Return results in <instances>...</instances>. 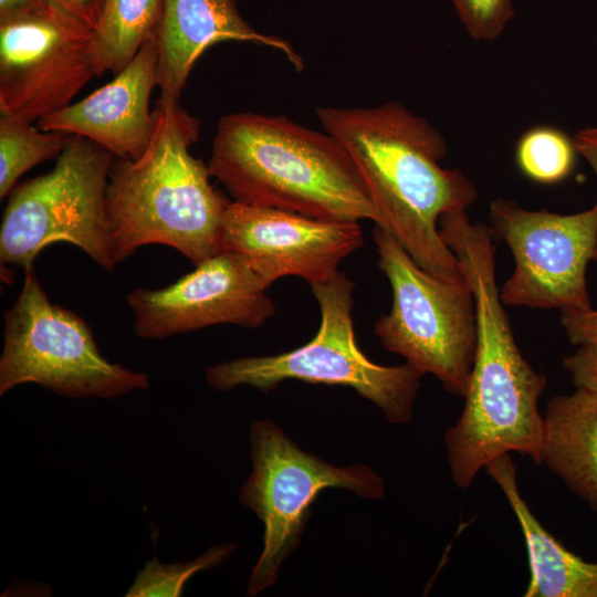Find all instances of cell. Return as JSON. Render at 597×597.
Wrapping results in <instances>:
<instances>
[{
    "mask_svg": "<svg viewBox=\"0 0 597 597\" xmlns=\"http://www.w3.org/2000/svg\"><path fill=\"white\" fill-rule=\"evenodd\" d=\"M543 418L541 464L597 511V395L554 396Z\"/></svg>",
    "mask_w": 597,
    "mask_h": 597,
    "instance_id": "obj_17",
    "label": "cell"
},
{
    "mask_svg": "<svg viewBox=\"0 0 597 597\" xmlns=\"http://www.w3.org/2000/svg\"><path fill=\"white\" fill-rule=\"evenodd\" d=\"M253 469L239 500L264 524L263 549L252 568L247 596L273 585L282 562L300 544L311 507L329 488L347 489L367 499H381V478L366 465L334 467L300 449L270 420L250 429Z\"/></svg>",
    "mask_w": 597,
    "mask_h": 597,
    "instance_id": "obj_9",
    "label": "cell"
},
{
    "mask_svg": "<svg viewBox=\"0 0 597 597\" xmlns=\"http://www.w3.org/2000/svg\"><path fill=\"white\" fill-rule=\"evenodd\" d=\"M48 6L44 0H0V18L29 13Z\"/></svg>",
    "mask_w": 597,
    "mask_h": 597,
    "instance_id": "obj_27",
    "label": "cell"
},
{
    "mask_svg": "<svg viewBox=\"0 0 597 597\" xmlns=\"http://www.w3.org/2000/svg\"><path fill=\"white\" fill-rule=\"evenodd\" d=\"M144 153L113 164L106 189L111 248L121 263L143 245L176 249L195 265L221 252L230 201L211 184L208 166L193 157L200 122L179 101L159 97Z\"/></svg>",
    "mask_w": 597,
    "mask_h": 597,
    "instance_id": "obj_3",
    "label": "cell"
},
{
    "mask_svg": "<svg viewBox=\"0 0 597 597\" xmlns=\"http://www.w3.org/2000/svg\"><path fill=\"white\" fill-rule=\"evenodd\" d=\"M228 543L210 547L192 561L161 564L156 557L149 559L137 573L126 597H178L182 596L187 582L196 573L221 564L234 551Z\"/></svg>",
    "mask_w": 597,
    "mask_h": 597,
    "instance_id": "obj_21",
    "label": "cell"
},
{
    "mask_svg": "<svg viewBox=\"0 0 597 597\" xmlns=\"http://www.w3.org/2000/svg\"><path fill=\"white\" fill-rule=\"evenodd\" d=\"M439 232L459 260L476 311V350L464 407L444 436L452 480L467 490L502 454L517 452L541 464L544 418L537 405L547 379L515 342L496 283L491 227L455 211L440 217Z\"/></svg>",
    "mask_w": 597,
    "mask_h": 597,
    "instance_id": "obj_1",
    "label": "cell"
},
{
    "mask_svg": "<svg viewBox=\"0 0 597 597\" xmlns=\"http://www.w3.org/2000/svg\"><path fill=\"white\" fill-rule=\"evenodd\" d=\"M50 7L66 13L94 29L104 0H44Z\"/></svg>",
    "mask_w": 597,
    "mask_h": 597,
    "instance_id": "obj_25",
    "label": "cell"
},
{
    "mask_svg": "<svg viewBox=\"0 0 597 597\" xmlns=\"http://www.w3.org/2000/svg\"><path fill=\"white\" fill-rule=\"evenodd\" d=\"M114 157L84 137L67 136L51 171L11 190L0 227L1 263L27 271L44 248L69 242L112 271L106 189Z\"/></svg>",
    "mask_w": 597,
    "mask_h": 597,
    "instance_id": "obj_6",
    "label": "cell"
},
{
    "mask_svg": "<svg viewBox=\"0 0 597 597\" xmlns=\"http://www.w3.org/2000/svg\"><path fill=\"white\" fill-rule=\"evenodd\" d=\"M158 45L156 86L160 96L179 101L197 60L226 41L249 42L282 52L297 70L303 60L282 38L261 33L241 15L237 0H164L155 31Z\"/></svg>",
    "mask_w": 597,
    "mask_h": 597,
    "instance_id": "obj_15",
    "label": "cell"
},
{
    "mask_svg": "<svg viewBox=\"0 0 597 597\" xmlns=\"http://www.w3.org/2000/svg\"><path fill=\"white\" fill-rule=\"evenodd\" d=\"M66 140V135L44 132L17 116L1 115L0 198L7 196L29 169L44 160L57 158Z\"/></svg>",
    "mask_w": 597,
    "mask_h": 597,
    "instance_id": "obj_19",
    "label": "cell"
},
{
    "mask_svg": "<svg viewBox=\"0 0 597 597\" xmlns=\"http://www.w3.org/2000/svg\"><path fill=\"white\" fill-rule=\"evenodd\" d=\"M354 287L353 281L339 271L331 280L312 285L321 324L308 343L277 355L242 357L213 365L206 370L207 384L221 391L248 385L264 392L291 379L339 385L373 401L390 423L410 422L423 375L408 363L375 364L359 349L352 317Z\"/></svg>",
    "mask_w": 597,
    "mask_h": 597,
    "instance_id": "obj_5",
    "label": "cell"
},
{
    "mask_svg": "<svg viewBox=\"0 0 597 597\" xmlns=\"http://www.w3.org/2000/svg\"><path fill=\"white\" fill-rule=\"evenodd\" d=\"M164 0H104L92 32L91 55L96 76L122 71L154 35Z\"/></svg>",
    "mask_w": 597,
    "mask_h": 597,
    "instance_id": "obj_18",
    "label": "cell"
},
{
    "mask_svg": "<svg viewBox=\"0 0 597 597\" xmlns=\"http://www.w3.org/2000/svg\"><path fill=\"white\" fill-rule=\"evenodd\" d=\"M207 166L233 201L325 220L376 221L365 184L341 143L284 116L221 117Z\"/></svg>",
    "mask_w": 597,
    "mask_h": 597,
    "instance_id": "obj_4",
    "label": "cell"
},
{
    "mask_svg": "<svg viewBox=\"0 0 597 597\" xmlns=\"http://www.w3.org/2000/svg\"><path fill=\"white\" fill-rule=\"evenodd\" d=\"M572 139L577 154L587 160L597 177V126L578 130ZM593 261L597 262V248Z\"/></svg>",
    "mask_w": 597,
    "mask_h": 597,
    "instance_id": "obj_26",
    "label": "cell"
},
{
    "mask_svg": "<svg viewBox=\"0 0 597 597\" xmlns=\"http://www.w3.org/2000/svg\"><path fill=\"white\" fill-rule=\"evenodd\" d=\"M268 287L241 255L221 251L168 286L134 289L127 304L136 335L163 339L220 324L259 327L275 313Z\"/></svg>",
    "mask_w": 597,
    "mask_h": 597,
    "instance_id": "obj_12",
    "label": "cell"
},
{
    "mask_svg": "<svg viewBox=\"0 0 597 597\" xmlns=\"http://www.w3.org/2000/svg\"><path fill=\"white\" fill-rule=\"evenodd\" d=\"M561 325L572 344L582 346L597 343V310L561 311Z\"/></svg>",
    "mask_w": 597,
    "mask_h": 597,
    "instance_id": "obj_24",
    "label": "cell"
},
{
    "mask_svg": "<svg viewBox=\"0 0 597 597\" xmlns=\"http://www.w3.org/2000/svg\"><path fill=\"white\" fill-rule=\"evenodd\" d=\"M363 241L356 221L317 219L238 201H230L222 221L221 250L241 255L268 286L287 275L311 286L326 282Z\"/></svg>",
    "mask_w": 597,
    "mask_h": 597,
    "instance_id": "obj_13",
    "label": "cell"
},
{
    "mask_svg": "<svg viewBox=\"0 0 597 597\" xmlns=\"http://www.w3.org/2000/svg\"><path fill=\"white\" fill-rule=\"evenodd\" d=\"M316 115L355 164L376 211L375 226L431 275L464 281L459 260L441 238L439 219L465 211L478 190L461 170L440 166L447 143L439 130L398 102L318 107Z\"/></svg>",
    "mask_w": 597,
    "mask_h": 597,
    "instance_id": "obj_2",
    "label": "cell"
},
{
    "mask_svg": "<svg viewBox=\"0 0 597 597\" xmlns=\"http://www.w3.org/2000/svg\"><path fill=\"white\" fill-rule=\"evenodd\" d=\"M92 32L50 6L0 18V114L33 123L73 103L96 76Z\"/></svg>",
    "mask_w": 597,
    "mask_h": 597,
    "instance_id": "obj_11",
    "label": "cell"
},
{
    "mask_svg": "<svg viewBox=\"0 0 597 597\" xmlns=\"http://www.w3.org/2000/svg\"><path fill=\"white\" fill-rule=\"evenodd\" d=\"M516 465L509 453L484 467L504 493L522 528L531 579L525 597H597V564L568 551L543 527L521 496Z\"/></svg>",
    "mask_w": 597,
    "mask_h": 597,
    "instance_id": "obj_16",
    "label": "cell"
},
{
    "mask_svg": "<svg viewBox=\"0 0 597 597\" xmlns=\"http://www.w3.org/2000/svg\"><path fill=\"white\" fill-rule=\"evenodd\" d=\"M373 240L392 292L391 310L377 320L375 334L387 350L464 398L476 350L475 302L467 280L431 275L380 227Z\"/></svg>",
    "mask_w": 597,
    "mask_h": 597,
    "instance_id": "obj_7",
    "label": "cell"
},
{
    "mask_svg": "<svg viewBox=\"0 0 597 597\" xmlns=\"http://www.w3.org/2000/svg\"><path fill=\"white\" fill-rule=\"evenodd\" d=\"M562 364L576 388L597 395V343L578 346L575 353L563 357Z\"/></svg>",
    "mask_w": 597,
    "mask_h": 597,
    "instance_id": "obj_23",
    "label": "cell"
},
{
    "mask_svg": "<svg viewBox=\"0 0 597 597\" xmlns=\"http://www.w3.org/2000/svg\"><path fill=\"white\" fill-rule=\"evenodd\" d=\"M467 33L476 41H494L515 11L513 0H451Z\"/></svg>",
    "mask_w": 597,
    "mask_h": 597,
    "instance_id": "obj_22",
    "label": "cell"
},
{
    "mask_svg": "<svg viewBox=\"0 0 597 597\" xmlns=\"http://www.w3.org/2000/svg\"><path fill=\"white\" fill-rule=\"evenodd\" d=\"M158 45L151 35L114 78L78 102L36 122L44 132L84 137L118 159H136L154 128L149 100L156 86Z\"/></svg>",
    "mask_w": 597,
    "mask_h": 597,
    "instance_id": "obj_14",
    "label": "cell"
},
{
    "mask_svg": "<svg viewBox=\"0 0 597 597\" xmlns=\"http://www.w3.org/2000/svg\"><path fill=\"white\" fill-rule=\"evenodd\" d=\"M490 227L510 248L515 269L500 289L504 305L591 308L586 269L597 248V203L573 214L527 210L511 199L490 203Z\"/></svg>",
    "mask_w": 597,
    "mask_h": 597,
    "instance_id": "obj_10",
    "label": "cell"
},
{
    "mask_svg": "<svg viewBox=\"0 0 597 597\" xmlns=\"http://www.w3.org/2000/svg\"><path fill=\"white\" fill-rule=\"evenodd\" d=\"M576 149L562 130L538 126L528 129L516 146V163L521 171L533 181L557 184L567 178L576 161Z\"/></svg>",
    "mask_w": 597,
    "mask_h": 597,
    "instance_id": "obj_20",
    "label": "cell"
},
{
    "mask_svg": "<svg viewBox=\"0 0 597 597\" xmlns=\"http://www.w3.org/2000/svg\"><path fill=\"white\" fill-rule=\"evenodd\" d=\"M21 291L3 314L0 396L33 383L66 398H115L146 389V373L108 362L87 323L52 304L33 266L24 271Z\"/></svg>",
    "mask_w": 597,
    "mask_h": 597,
    "instance_id": "obj_8",
    "label": "cell"
}]
</instances>
